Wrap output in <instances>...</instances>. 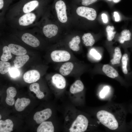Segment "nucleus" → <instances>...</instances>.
I'll use <instances>...</instances> for the list:
<instances>
[{
    "label": "nucleus",
    "instance_id": "31",
    "mask_svg": "<svg viewBox=\"0 0 132 132\" xmlns=\"http://www.w3.org/2000/svg\"><path fill=\"white\" fill-rule=\"evenodd\" d=\"M11 76L13 78L16 77L20 74V72L19 70L15 67H12L9 71Z\"/></svg>",
    "mask_w": 132,
    "mask_h": 132
},
{
    "label": "nucleus",
    "instance_id": "12",
    "mask_svg": "<svg viewBox=\"0 0 132 132\" xmlns=\"http://www.w3.org/2000/svg\"><path fill=\"white\" fill-rule=\"evenodd\" d=\"M8 46L11 53L15 55L19 56L25 55L27 53L26 49L19 45L11 43L9 44Z\"/></svg>",
    "mask_w": 132,
    "mask_h": 132
},
{
    "label": "nucleus",
    "instance_id": "10",
    "mask_svg": "<svg viewBox=\"0 0 132 132\" xmlns=\"http://www.w3.org/2000/svg\"><path fill=\"white\" fill-rule=\"evenodd\" d=\"M40 74L37 70H31L26 72L24 74L23 78L26 82L31 83L35 82L40 79Z\"/></svg>",
    "mask_w": 132,
    "mask_h": 132
},
{
    "label": "nucleus",
    "instance_id": "37",
    "mask_svg": "<svg viewBox=\"0 0 132 132\" xmlns=\"http://www.w3.org/2000/svg\"><path fill=\"white\" fill-rule=\"evenodd\" d=\"M131 128L132 129V122H131Z\"/></svg>",
    "mask_w": 132,
    "mask_h": 132
},
{
    "label": "nucleus",
    "instance_id": "4",
    "mask_svg": "<svg viewBox=\"0 0 132 132\" xmlns=\"http://www.w3.org/2000/svg\"><path fill=\"white\" fill-rule=\"evenodd\" d=\"M76 12L79 16L91 21L95 20L97 16L96 11L94 9L86 7H79L77 9Z\"/></svg>",
    "mask_w": 132,
    "mask_h": 132
},
{
    "label": "nucleus",
    "instance_id": "2",
    "mask_svg": "<svg viewBox=\"0 0 132 132\" xmlns=\"http://www.w3.org/2000/svg\"><path fill=\"white\" fill-rule=\"evenodd\" d=\"M40 11L22 14L10 21L11 23L12 27L20 30L34 26L38 22Z\"/></svg>",
    "mask_w": 132,
    "mask_h": 132
},
{
    "label": "nucleus",
    "instance_id": "18",
    "mask_svg": "<svg viewBox=\"0 0 132 132\" xmlns=\"http://www.w3.org/2000/svg\"><path fill=\"white\" fill-rule=\"evenodd\" d=\"M102 70L107 76L111 78H115L118 76L117 71L112 66L108 64L104 65Z\"/></svg>",
    "mask_w": 132,
    "mask_h": 132
},
{
    "label": "nucleus",
    "instance_id": "16",
    "mask_svg": "<svg viewBox=\"0 0 132 132\" xmlns=\"http://www.w3.org/2000/svg\"><path fill=\"white\" fill-rule=\"evenodd\" d=\"M54 128L52 122L44 121L41 123L38 127L37 132H53Z\"/></svg>",
    "mask_w": 132,
    "mask_h": 132
},
{
    "label": "nucleus",
    "instance_id": "3",
    "mask_svg": "<svg viewBox=\"0 0 132 132\" xmlns=\"http://www.w3.org/2000/svg\"><path fill=\"white\" fill-rule=\"evenodd\" d=\"M89 121L87 118L83 115H77L70 123L68 128L70 132H83L88 129Z\"/></svg>",
    "mask_w": 132,
    "mask_h": 132
},
{
    "label": "nucleus",
    "instance_id": "19",
    "mask_svg": "<svg viewBox=\"0 0 132 132\" xmlns=\"http://www.w3.org/2000/svg\"><path fill=\"white\" fill-rule=\"evenodd\" d=\"M29 58L28 55H23L16 57L13 61L14 66L17 68H20L23 66Z\"/></svg>",
    "mask_w": 132,
    "mask_h": 132
},
{
    "label": "nucleus",
    "instance_id": "8",
    "mask_svg": "<svg viewBox=\"0 0 132 132\" xmlns=\"http://www.w3.org/2000/svg\"><path fill=\"white\" fill-rule=\"evenodd\" d=\"M52 114V111L49 108H47L36 112L33 116V119L36 122L41 124L48 119Z\"/></svg>",
    "mask_w": 132,
    "mask_h": 132
},
{
    "label": "nucleus",
    "instance_id": "13",
    "mask_svg": "<svg viewBox=\"0 0 132 132\" xmlns=\"http://www.w3.org/2000/svg\"><path fill=\"white\" fill-rule=\"evenodd\" d=\"M30 101L29 99L25 98H18L15 102L16 110L18 111H23L30 104Z\"/></svg>",
    "mask_w": 132,
    "mask_h": 132
},
{
    "label": "nucleus",
    "instance_id": "22",
    "mask_svg": "<svg viewBox=\"0 0 132 132\" xmlns=\"http://www.w3.org/2000/svg\"><path fill=\"white\" fill-rule=\"evenodd\" d=\"M30 90L33 92L36 95V96L39 99H41L44 97V95L43 92L40 90L39 84L37 83L31 84L29 87Z\"/></svg>",
    "mask_w": 132,
    "mask_h": 132
},
{
    "label": "nucleus",
    "instance_id": "34",
    "mask_svg": "<svg viewBox=\"0 0 132 132\" xmlns=\"http://www.w3.org/2000/svg\"><path fill=\"white\" fill-rule=\"evenodd\" d=\"M102 19L103 22L105 23H106L108 22L107 16L105 13H102L101 15Z\"/></svg>",
    "mask_w": 132,
    "mask_h": 132
},
{
    "label": "nucleus",
    "instance_id": "29",
    "mask_svg": "<svg viewBox=\"0 0 132 132\" xmlns=\"http://www.w3.org/2000/svg\"><path fill=\"white\" fill-rule=\"evenodd\" d=\"M114 27L113 26H107L106 28L107 33V39L109 41H111L114 37L116 32L114 31Z\"/></svg>",
    "mask_w": 132,
    "mask_h": 132
},
{
    "label": "nucleus",
    "instance_id": "38",
    "mask_svg": "<svg viewBox=\"0 0 132 132\" xmlns=\"http://www.w3.org/2000/svg\"><path fill=\"white\" fill-rule=\"evenodd\" d=\"M1 115H0V119H1Z\"/></svg>",
    "mask_w": 132,
    "mask_h": 132
},
{
    "label": "nucleus",
    "instance_id": "14",
    "mask_svg": "<svg viewBox=\"0 0 132 132\" xmlns=\"http://www.w3.org/2000/svg\"><path fill=\"white\" fill-rule=\"evenodd\" d=\"M7 97L5 100L6 103L9 106H12L15 103L14 98L17 94L15 88L13 87L8 88L6 90Z\"/></svg>",
    "mask_w": 132,
    "mask_h": 132
},
{
    "label": "nucleus",
    "instance_id": "7",
    "mask_svg": "<svg viewBox=\"0 0 132 132\" xmlns=\"http://www.w3.org/2000/svg\"><path fill=\"white\" fill-rule=\"evenodd\" d=\"M21 39L24 43L33 47H37L40 45V42L38 39L30 32H25L22 33Z\"/></svg>",
    "mask_w": 132,
    "mask_h": 132
},
{
    "label": "nucleus",
    "instance_id": "24",
    "mask_svg": "<svg viewBox=\"0 0 132 132\" xmlns=\"http://www.w3.org/2000/svg\"><path fill=\"white\" fill-rule=\"evenodd\" d=\"M82 38L83 41V43L86 46H92L95 43V40L90 33H85Z\"/></svg>",
    "mask_w": 132,
    "mask_h": 132
},
{
    "label": "nucleus",
    "instance_id": "33",
    "mask_svg": "<svg viewBox=\"0 0 132 132\" xmlns=\"http://www.w3.org/2000/svg\"><path fill=\"white\" fill-rule=\"evenodd\" d=\"M97 0H82V4L84 6H87L96 1Z\"/></svg>",
    "mask_w": 132,
    "mask_h": 132
},
{
    "label": "nucleus",
    "instance_id": "35",
    "mask_svg": "<svg viewBox=\"0 0 132 132\" xmlns=\"http://www.w3.org/2000/svg\"><path fill=\"white\" fill-rule=\"evenodd\" d=\"M113 16L114 17L115 20V21L118 22L120 21V16L118 13L116 11L114 12Z\"/></svg>",
    "mask_w": 132,
    "mask_h": 132
},
{
    "label": "nucleus",
    "instance_id": "1",
    "mask_svg": "<svg viewBox=\"0 0 132 132\" xmlns=\"http://www.w3.org/2000/svg\"><path fill=\"white\" fill-rule=\"evenodd\" d=\"M127 111L124 107L119 104H113L99 110L96 116L105 127L110 130L116 131L127 129Z\"/></svg>",
    "mask_w": 132,
    "mask_h": 132
},
{
    "label": "nucleus",
    "instance_id": "9",
    "mask_svg": "<svg viewBox=\"0 0 132 132\" xmlns=\"http://www.w3.org/2000/svg\"><path fill=\"white\" fill-rule=\"evenodd\" d=\"M57 26L55 24H48L44 25L42 28L44 35L47 37L51 38L55 36L58 32Z\"/></svg>",
    "mask_w": 132,
    "mask_h": 132
},
{
    "label": "nucleus",
    "instance_id": "36",
    "mask_svg": "<svg viewBox=\"0 0 132 132\" xmlns=\"http://www.w3.org/2000/svg\"><path fill=\"white\" fill-rule=\"evenodd\" d=\"M121 0H112V1L115 3H117L120 1Z\"/></svg>",
    "mask_w": 132,
    "mask_h": 132
},
{
    "label": "nucleus",
    "instance_id": "28",
    "mask_svg": "<svg viewBox=\"0 0 132 132\" xmlns=\"http://www.w3.org/2000/svg\"><path fill=\"white\" fill-rule=\"evenodd\" d=\"M11 68L10 64L9 62L3 61H0V73L4 74L9 71Z\"/></svg>",
    "mask_w": 132,
    "mask_h": 132
},
{
    "label": "nucleus",
    "instance_id": "21",
    "mask_svg": "<svg viewBox=\"0 0 132 132\" xmlns=\"http://www.w3.org/2000/svg\"><path fill=\"white\" fill-rule=\"evenodd\" d=\"M132 33L128 30L125 29L121 32V36L119 41L121 44H123L125 42H129L132 39Z\"/></svg>",
    "mask_w": 132,
    "mask_h": 132
},
{
    "label": "nucleus",
    "instance_id": "5",
    "mask_svg": "<svg viewBox=\"0 0 132 132\" xmlns=\"http://www.w3.org/2000/svg\"><path fill=\"white\" fill-rule=\"evenodd\" d=\"M55 8L58 19L62 23L66 22L67 20L66 13V7L65 2L59 0L55 3Z\"/></svg>",
    "mask_w": 132,
    "mask_h": 132
},
{
    "label": "nucleus",
    "instance_id": "6",
    "mask_svg": "<svg viewBox=\"0 0 132 132\" xmlns=\"http://www.w3.org/2000/svg\"><path fill=\"white\" fill-rule=\"evenodd\" d=\"M50 55L52 60L56 62L67 61H68L71 57L70 54L65 50L54 51L51 53Z\"/></svg>",
    "mask_w": 132,
    "mask_h": 132
},
{
    "label": "nucleus",
    "instance_id": "25",
    "mask_svg": "<svg viewBox=\"0 0 132 132\" xmlns=\"http://www.w3.org/2000/svg\"><path fill=\"white\" fill-rule=\"evenodd\" d=\"M3 53L0 59L2 61L7 62L12 57L11 52L8 46H5L2 49Z\"/></svg>",
    "mask_w": 132,
    "mask_h": 132
},
{
    "label": "nucleus",
    "instance_id": "26",
    "mask_svg": "<svg viewBox=\"0 0 132 132\" xmlns=\"http://www.w3.org/2000/svg\"><path fill=\"white\" fill-rule=\"evenodd\" d=\"M121 57V54L120 49L119 47H116L114 50L113 58L110 60L111 64L114 65L119 63Z\"/></svg>",
    "mask_w": 132,
    "mask_h": 132
},
{
    "label": "nucleus",
    "instance_id": "27",
    "mask_svg": "<svg viewBox=\"0 0 132 132\" xmlns=\"http://www.w3.org/2000/svg\"><path fill=\"white\" fill-rule=\"evenodd\" d=\"M129 58L127 54L125 53L123 55L121 59L122 71L123 73L125 75L128 74L127 65Z\"/></svg>",
    "mask_w": 132,
    "mask_h": 132
},
{
    "label": "nucleus",
    "instance_id": "30",
    "mask_svg": "<svg viewBox=\"0 0 132 132\" xmlns=\"http://www.w3.org/2000/svg\"><path fill=\"white\" fill-rule=\"evenodd\" d=\"M110 90V88L109 86H106L104 87L99 93V96L100 98L103 99L105 98L108 94Z\"/></svg>",
    "mask_w": 132,
    "mask_h": 132
},
{
    "label": "nucleus",
    "instance_id": "23",
    "mask_svg": "<svg viewBox=\"0 0 132 132\" xmlns=\"http://www.w3.org/2000/svg\"><path fill=\"white\" fill-rule=\"evenodd\" d=\"M80 42V38L78 36L73 37L69 43V45L70 48L72 50L75 51H77L80 49V47L79 45Z\"/></svg>",
    "mask_w": 132,
    "mask_h": 132
},
{
    "label": "nucleus",
    "instance_id": "39",
    "mask_svg": "<svg viewBox=\"0 0 132 132\" xmlns=\"http://www.w3.org/2000/svg\"><path fill=\"white\" fill-rule=\"evenodd\" d=\"M108 0L109 1H111L112 0Z\"/></svg>",
    "mask_w": 132,
    "mask_h": 132
},
{
    "label": "nucleus",
    "instance_id": "17",
    "mask_svg": "<svg viewBox=\"0 0 132 132\" xmlns=\"http://www.w3.org/2000/svg\"><path fill=\"white\" fill-rule=\"evenodd\" d=\"M13 124L10 119L0 120V132H10L13 130Z\"/></svg>",
    "mask_w": 132,
    "mask_h": 132
},
{
    "label": "nucleus",
    "instance_id": "32",
    "mask_svg": "<svg viewBox=\"0 0 132 132\" xmlns=\"http://www.w3.org/2000/svg\"><path fill=\"white\" fill-rule=\"evenodd\" d=\"M90 53L91 55L97 59H100L101 58V56L100 54L94 49L91 50Z\"/></svg>",
    "mask_w": 132,
    "mask_h": 132
},
{
    "label": "nucleus",
    "instance_id": "15",
    "mask_svg": "<svg viewBox=\"0 0 132 132\" xmlns=\"http://www.w3.org/2000/svg\"><path fill=\"white\" fill-rule=\"evenodd\" d=\"M84 85L80 80H77L70 86L69 91L70 93L73 95H77L82 92L84 89Z\"/></svg>",
    "mask_w": 132,
    "mask_h": 132
},
{
    "label": "nucleus",
    "instance_id": "11",
    "mask_svg": "<svg viewBox=\"0 0 132 132\" xmlns=\"http://www.w3.org/2000/svg\"><path fill=\"white\" fill-rule=\"evenodd\" d=\"M52 82L54 86L58 89H63L66 87V80L61 74H56L54 75L52 78Z\"/></svg>",
    "mask_w": 132,
    "mask_h": 132
},
{
    "label": "nucleus",
    "instance_id": "20",
    "mask_svg": "<svg viewBox=\"0 0 132 132\" xmlns=\"http://www.w3.org/2000/svg\"><path fill=\"white\" fill-rule=\"evenodd\" d=\"M74 65L72 63H65L61 66L59 69V72L63 76H67L70 73Z\"/></svg>",
    "mask_w": 132,
    "mask_h": 132
}]
</instances>
